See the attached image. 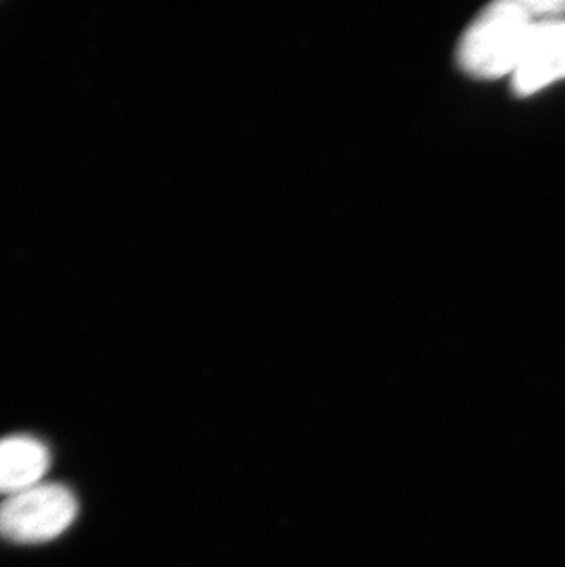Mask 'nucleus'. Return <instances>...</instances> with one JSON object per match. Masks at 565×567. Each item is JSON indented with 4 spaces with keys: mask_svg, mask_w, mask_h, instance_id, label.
Segmentation results:
<instances>
[{
    "mask_svg": "<svg viewBox=\"0 0 565 567\" xmlns=\"http://www.w3.org/2000/svg\"><path fill=\"white\" fill-rule=\"evenodd\" d=\"M78 498L61 483H39L0 504V536L16 544H44L78 518Z\"/></svg>",
    "mask_w": 565,
    "mask_h": 567,
    "instance_id": "obj_2",
    "label": "nucleus"
},
{
    "mask_svg": "<svg viewBox=\"0 0 565 567\" xmlns=\"http://www.w3.org/2000/svg\"><path fill=\"white\" fill-rule=\"evenodd\" d=\"M561 80H565V17L534 27L511 75L512 91L520 97L533 96Z\"/></svg>",
    "mask_w": 565,
    "mask_h": 567,
    "instance_id": "obj_3",
    "label": "nucleus"
},
{
    "mask_svg": "<svg viewBox=\"0 0 565 567\" xmlns=\"http://www.w3.org/2000/svg\"><path fill=\"white\" fill-rule=\"evenodd\" d=\"M558 17H565V0H502L486 6L461 35L459 66L475 80L511 78L534 27Z\"/></svg>",
    "mask_w": 565,
    "mask_h": 567,
    "instance_id": "obj_1",
    "label": "nucleus"
},
{
    "mask_svg": "<svg viewBox=\"0 0 565 567\" xmlns=\"http://www.w3.org/2000/svg\"><path fill=\"white\" fill-rule=\"evenodd\" d=\"M50 450L30 435H10L0 440V494L13 496L35 487L49 472Z\"/></svg>",
    "mask_w": 565,
    "mask_h": 567,
    "instance_id": "obj_4",
    "label": "nucleus"
}]
</instances>
